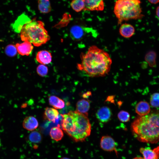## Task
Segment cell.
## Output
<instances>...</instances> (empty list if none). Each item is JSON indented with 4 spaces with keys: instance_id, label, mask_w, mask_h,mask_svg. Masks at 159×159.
<instances>
[{
    "instance_id": "obj_1",
    "label": "cell",
    "mask_w": 159,
    "mask_h": 159,
    "mask_svg": "<svg viewBox=\"0 0 159 159\" xmlns=\"http://www.w3.org/2000/svg\"><path fill=\"white\" fill-rule=\"evenodd\" d=\"M81 62L77 67L90 77H103L110 71L112 60L109 54L96 46L90 47L80 55Z\"/></svg>"
},
{
    "instance_id": "obj_2",
    "label": "cell",
    "mask_w": 159,
    "mask_h": 159,
    "mask_svg": "<svg viewBox=\"0 0 159 159\" xmlns=\"http://www.w3.org/2000/svg\"><path fill=\"white\" fill-rule=\"evenodd\" d=\"M61 115L63 130L74 141H83L90 135L91 126L88 114L71 111Z\"/></svg>"
},
{
    "instance_id": "obj_3",
    "label": "cell",
    "mask_w": 159,
    "mask_h": 159,
    "mask_svg": "<svg viewBox=\"0 0 159 159\" xmlns=\"http://www.w3.org/2000/svg\"><path fill=\"white\" fill-rule=\"evenodd\" d=\"M159 119L157 112L138 117L131 125L134 136L141 142L157 143L159 140Z\"/></svg>"
},
{
    "instance_id": "obj_4",
    "label": "cell",
    "mask_w": 159,
    "mask_h": 159,
    "mask_svg": "<svg viewBox=\"0 0 159 159\" xmlns=\"http://www.w3.org/2000/svg\"><path fill=\"white\" fill-rule=\"evenodd\" d=\"M20 33L22 41H28L36 47L45 44L50 39L44 23L35 18L24 24Z\"/></svg>"
},
{
    "instance_id": "obj_5",
    "label": "cell",
    "mask_w": 159,
    "mask_h": 159,
    "mask_svg": "<svg viewBox=\"0 0 159 159\" xmlns=\"http://www.w3.org/2000/svg\"><path fill=\"white\" fill-rule=\"evenodd\" d=\"M140 0H117L115 4L114 13L118 24L130 19H141L142 14Z\"/></svg>"
},
{
    "instance_id": "obj_6",
    "label": "cell",
    "mask_w": 159,
    "mask_h": 159,
    "mask_svg": "<svg viewBox=\"0 0 159 159\" xmlns=\"http://www.w3.org/2000/svg\"><path fill=\"white\" fill-rule=\"evenodd\" d=\"M84 10L88 11H102L104 9V0H83Z\"/></svg>"
},
{
    "instance_id": "obj_7",
    "label": "cell",
    "mask_w": 159,
    "mask_h": 159,
    "mask_svg": "<svg viewBox=\"0 0 159 159\" xmlns=\"http://www.w3.org/2000/svg\"><path fill=\"white\" fill-rule=\"evenodd\" d=\"M116 143L113 139L109 136H104L101 139L100 146L103 150L112 151L115 150Z\"/></svg>"
},
{
    "instance_id": "obj_8",
    "label": "cell",
    "mask_w": 159,
    "mask_h": 159,
    "mask_svg": "<svg viewBox=\"0 0 159 159\" xmlns=\"http://www.w3.org/2000/svg\"><path fill=\"white\" fill-rule=\"evenodd\" d=\"M112 113L110 109L104 106L100 108L96 113L97 119L100 122H106L109 121L111 118Z\"/></svg>"
},
{
    "instance_id": "obj_9",
    "label": "cell",
    "mask_w": 159,
    "mask_h": 159,
    "mask_svg": "<svg viewBox=\"0 0 159 159\" xmlns=\"http://www.w3.org/2000/svg\"><path fill=\"white\" fill-rule=\"evenodd\" d=\"M135 31V28L132 25L127 23L121 24L119 29L120 34L125 38H130L132 36Z\"/></svg>"
},
{
    "instance_id": "obj_10",
    "label": "cell",
    "mask_w": 159,
    "mask_h": 159,
    "mask_svg": "<svg viewBox=\"0 0 159 159\" xmlns=\"http://www.w3.org/2000/svg\"><path fill=\"white\" fill-rule=\"evenodd\" d=\"M38 125L39 123L37 119L32 116L26 117L22 122L23 128L28 131L34 130L38 127Z\"/></svg>"
},
{
    "instance_id": "obj_11",
    "label": "cell",
    "mask_w": 159,
    "mask_h": 159,
    "mask_svg": "<svg viewBox=\"0 0 159 159\" xmlns=\"http://www.w3.org/2000/svg\"><path fill=\"white\" fill-rule=\"evenodd\" d=\"M140 152L142 154L144 159H158L159 147L158 146L153 149L149 148H142Z\"/></svg>"
},
{
    "instance_id": "obj_12",
    "label": "cell",
    "mask_w": 159,
    "mask_h": 159,
    "mask_svg": "<svg viewBox=\"0 0 159 159\" xmlns=\"http://www.w3.org/2000/svg\"><path fill=\"white\" fill-rule=\"evenodd\" d=\"M15 46L18 53L23 56L29 55L33 48L32 44L27 41L20 44L17 43Z\"/></svg>"
},
{
    "instance_id": "obj_13",
    "label": "cell",
    "mask_w": 159,
    "mask_h": 159,
    "mask_svg": "<svg viewBox=\"0 0 159 159\" xmlns=\"http://www.w3.org/2000/svg\"><path fill=\"white\" fill-rule=\"evenodd\" d=\"M36 59L37 61L41 64H48L52 61V56L49 51L45 50H41L37 52Z\"/></svg>"
},
{
    "instance_id": "obj_14",
    "label": "cell",
    "mask_w": 159,
    "mask_h": 159,
    "mask_svg": "<svg viewBox=\"0 0 159 159\" xmlns=\"http://www.w3.org/2000/svg\"><path fill=\"white\" fill-rule=\"evenodd\" d=\"M135 109L136 112L140 116L148 114L150 110L149 104L144 101H141L138 102L136 106Z\"/></svg>"
},
{
    "instance_id": "obj_15",
    "label": "cell",
    "mask_w": 159,
    "mask_h": 159,
    "mask_svg": "<svg viewBox=\"0 0 159 159\" xmlns=\"http://www.w3.org/2000/svg\"><path fill=\"white\" fill-rule=\"evenodd\" d=\"M59 113L56 109L47 107L44 112V117L49 121L55 122L58 118Z\"/></svg>"
},
{
    "instance_id": "obj_16",
    "label": "cell",
    "mask_w": 159,
    "mask_h": 159,
    "mask_svg": "<svg viewBox=\"0 0 159 159\" xmlns=\"http://www.w3.org/2000/svg\"><path fill=\"white\" fill-rule=\"evenodd\" d=\"M30 20H31L25 15L21 16L15 21L13 26L14 30L16 32H20L23 26Z\"/></svg>"
},
{
    "instance_id": "obj_17",
    "label": "cell",
    "mask_w": 159,
    "mask_h": 159,
    "mask_svg": "<svg viewBox=\"0 0 159 159\" xmlns=\"http://www.w3.org/2000/svg\"><path fill=\"white\" fill-rule=\"evenodd\" d=\"M49 105L55 109H61L65 106V103L63 100L58 97L52 95L49 98Z\"/></svg>"
},
{
    "instance_id": "obj_18",
    "label": "cell",
    "mask_w": 159,
    "mask_h": 159,
    "mask_svg": "<svg viewBox=\"0 0 159 159\" xmlns=\"http://www.w3.org/2000/svg\"><path fill=\"white\" fill-rule=\"evenodd\" d=\"M85 32L82 28L78 25L72 26L70 30V34L72 38L75 40H79L84 36Z\"/></svg>"
},
{
    "instance_id": "obj_19",
    "label": "cell",
    "mask_w": 159,
    "mask_h": 159,
    "mask_svg": "<svg viewBox=\"0 0 159 159\" xmlns=\"http://www.w3.org/2000/svg\"><path fill=\"white\" fill-rule=\"evenodd\" d=\"M76 107L77 112L83 114H88L87 112L90 108V104L87 100L82 99L77 102Z\"/></svg>"
},
{
    "instance_id": "obj_20",
    "label": "cell",
    "mask_w": 159,
    "mask_h": 159,
    "mask_svg": "<svg viewBox=\"0 0 159 159\" xmlns=\"http://www.w3.org/2000/svg\"><path fill=\"white\" fill-rule=\"evenodd\" d=\"M51 138L56 141L60 140L64 136L63 131L59 126L52 127L49 132Z\"/></svg>"
},
{
    "instance_id": "obj_21",
    "label": "cell",
    "mask_w": 159,
    "mask_h": 159,
    "mask_svg": "<svg viewBox=\"0 0 159 159\" xmlns=\"http://www.w3.org/2000/svg\"><path fill=\"white\" fill-rule=\"evenodd\" d=\"M38 8L39 11L43 13H47L51 9L49 0H38Z\"/></svg>"
},
{
    "instance_id": "obj_22",
    "label": "cell",
    "mask_w": 159,
    "mask_h": 159,
    "mask_svg": "<svg viewBox=\"0 0 159 159\" xmlns=\"http://www.w3.org/2000/svg\"><path fill=\"white\" fill-rule=\"evenodd\" d=\"M156 53L153 51L149 52L146 54L145 60L150 67H154L156 66Z\"/></svg>"
},
{
    "instance_id": "obj_23",
    "label": "cell",
    "mask_w": 159,
    "mask_h": 159,
    "mask_svg": "<svg viewBox=\"0 0 159 159\" xmlns=\"http://www.w3.org/2000/svg\"><path fill=\"white\" fill-rule=\"evenodd\" d=\"M42 137L41 134L37 130H34L29 134L28 139L29 141L33 143H39L41 142Z\"/></svg>"
},
{
    "instance_id": "obj_24",
    "label": "cell",
    "mask_w": 159,
    "mask_h": 159,
    "mask_svg": "<svg viewBox=\"0 0 159 159\" xmlns=\"http://www.w3.org/2000/svg\"><path fill=\"white\" fill-rule=\"evenodd\" d=\"M71 6L74 10L77 12L81 11L85 8L83 0H73L71 3Z\"/></svg>"
},
{
    "instance_id": "obj_25",
    "label": "cell",
    "mask_w": 159,
    "mask_h": 159,
    "mask_svg": "<svg viewBox=\"0 0 159 159\" xmlns=\"http://www.w3.org/2000/svg\"><path fill=\"white\" fill-rule=\"evenodd\" d=\"M5 52L8 56L9 57H13L16 55L17 50L15 45L11 44L6 47Z\"/></svg>"
},
{
    "instance_id": "obj_26",
    "label": "cell",
    "mask_w": 159,
    "mask_h": 159,
    "mask_svg": "<svg viewBox=\"0 0 159 159\" xmlns=\"http://www.w3.org/2000/svg\"><path fill=\"white\" fill-rule=\"evenodd\" d=\"M47 67L44 65L41 64L38 65L37 68V72L40 76H45L48 72Z\"/></svg>"
},
{
    "instance_id": "obj_27",
    "label": "cell",
    "mask_w": 159,
    "mask_h": 159,
    "mask_svg": "<svg viewBox=\"0 0 159 159\" xmlns=\"http://www.w3.org/2000/svg\"><path fill=\"white\" fill-rule=\"evenodd\" d=\"M117 116L120 121L123 122L128 121L130 119V115L127 112L122 110L118 113Z\"/></svg>"
},
{
    "instance_id": "obj_28",
    "label": "cell",
    "mask_w": 159,
    "mask_h": 159,
    "mask_svg": "<svg viewBox=\"0 0 159 159\" xmlns=\"http://www.w3.org/2000/svg\"><path fill=\"white\" fill-rule=\"evenodd\" d=\"M159 93H155L151 96L150 99V102L152 107L155 108L159 107Z\"/></svg>"
},
{
    "instance_id": "obj_29",
    "label": "cell",
    "mask_w": 159,
    "mask_h": 159,
    "mask_svg": "<svg viewBox=\"0 0 159 159\" xmlns=\"http://www.w3.org/2000/svg\"><path fill=\"white\" fill-rule=\"evenodd\" d=\"M91 93L90 91H88L85 93H84L82 95V97L84 98H88L91 95Z\"/></svg>"
},
{
    "instance_id": "obj_30",
    "label": "cell",
    "mask_w": 159,
    "mask_h": 159,
    "mask_svg": "<svg viewBox=\"0 0 159 159\" xmlns=\"http://www.w3.org/2000/svg\"><path fill=\"white\" fill-rule=\"evenodd\" d=\"M150 3L152 4H157L159 0H148Z\"/></svg>"
},
{
    "instance_id": "obj_31",
    "label": "cell",
    "mask_w": 159,
    "mask_h": 159,
    "mask_svg": "<svg viewBox=\"0 0 159 159\" xmlns=\"http://www.w3.org/2000/svg\"><path fill=\"white\" fill-rule=\"evenodd\" d=\"M159 6H158L156 9V16H157L158 18L159 17Z\"/></svg>"
},
{
    "instance_id": "obj_32",
    "label": "cell",
    "mask_w": 159,
    "mask_h": 159,
    "mask_svg": "<svg viewBox=\"0 0 159 159\" xmlns=\"http://www.w3.org/2000/svg\"><path fill=\"white\" fill-rule=\"evenodd\" d=\"M133 159H144L143 158L141 157H136Z\"/></svg>"
},
{
    "instance_id": "obj_33",
    "label": "cell",
    "mask_w": 159,
    "mask_h": 159,
    "mask_svg": "<svg viewBox=\"0 0 159 159\" xmlns=\"http://www.w3.org/2000/svg\"><path fill=\"white\" fill-rule=\"evenodd\" d=\"M59 159H70L66 157H64L61 158Z\"/></svg>"
},
{
    "instance_id": "obj_34",
    "label": "cell",
    "mask_w": 159,
    "mask_h": 159,
    "mask_svg": "<svg viewBox=\"0 0 159 159\" xmlns=\"http://www.w3.org/2000/svg\"><path fill=\"white\" fill-rule=\"evenodd\" d=\"M1 140L0 138V148L1 147Z\"/></svg>"
}]
</instances>
